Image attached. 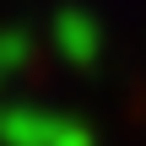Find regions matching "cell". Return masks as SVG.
I'll return each mask as SVG.
<instances>
[{
  "label": "cell",
  "mask_w": 146,
  "mask_h": 146,
  "mask_svg": "<svg viewBox=\"0 0 146 146\" xmlns=\"http://www.w3.org/2000/svg\"><path fill=\"white\" fill-rule=\"evenodd\" d=\"M54 49H60L65 60H76V65H92L98 49H103L98 16H87V11H60V16H54Z\"/></svg>",
  "instance_id": "6da1fadb"
},
{
  "label": "cell",
  "mask_w": 146,
  "mask_h": 146,
  "mask_svg": "<svg viewBox=\"0 0 146 146\" xmlns=\"http://www.w3.org/2000/svg\"><path fill=\"white\" fill-rule=\"evenodd\" d=\"M54 125L60 119L43 108H0V146H49Z\"/></svg>",
  "instance_id": "7a4b0ae2"
},
{
  "label": "cell",
  "mask_w": 146,
  "mask_h": 146,
  "mask_svg": "<svg viewBox=\"0 0 146 146\" xmlns=\"http://www.w3.org/2000/svg\"><path fill=\"white\" fill-rule=\"evenodd\" d=\"M22 60H27V38L22 33H0V76L11 65H22Z\"/></svg>",
  "instance_id": "3957f363"
},
{
  "label": "cell",
  "mask_w": 146,
  "mask_h": 146,
  "mask_svg": "<svg viewBox=\"0 0 146 146\" xmlns=\"http://www.w3.org/2000/svg\"><path fill=\"white\" fill-rule=\"evenodd\" d=\"M49 146H98L92 135H87V125H76V119H60L54 125V141Z\"/></svg>",
  "instance_id": "277c9868"
}]
</instances>
